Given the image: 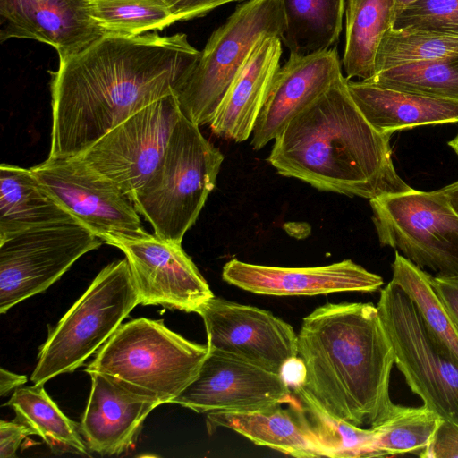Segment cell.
I'll return each mask as SVG.
<instances>
[{
	"instance_id": "cell-6",
	"label": "cell",
	"mask_w": 458,
	"mask_h": 458,
	"mask_svg": "<svg viewBox=\"0 0 458 458\" xmlns=\"http://www.w3.org/2000/svg\"><path fill=\"white\" fill-rule=\"evenodd\" d=\"M138 304L127 259L106 266L49 331L30 380L44 386L58 375L74 371L98 352Z\"/></svg>"
},
{
	"instance_id": "cell-31",
	"label": "cell",
	"mask_w": 458,
	"mask_h": 458,
	"mask_svg": "<svg viewBox=\"0 0 458 458\" xmlns=\"http://www.w3.org/2000/svg\"><path fill=\"white\" fill-rule=\"evenodd\" d=\"M455 54H458V36L391 28L378 47L375 74L387 69L433 61Z\"/></svg>"
},
{
	"instance_id": "cell-2",
	"label": "cell",
	"mask_w": 458,
	"mask_h": 458,
	"mask_svg": "<svg viewBox=\"0 0 458 458\" xmlns=\"http://www.w3.org/2000/svg\"><path fill=\"white\" fill-rule=\"evenodd\" d=\"M298 335L302 375L293 390L310 410L352 426L373 428L394 403V353L372 303H327L306 316Z\"/></svg>"
},
{
	"instance_id": "cell-1",
	"label": "cell",
	"mask_w": 458,
	"mask_h": 458,
	"mask_svg": "<svg viewBox=\"0 0 458 458\" xmlns=\"http://www.w3.org/2000/svg\"><path fill=\"white\" fill-rule=\"evenodd\" d=\"M200 51L184 33L104 34L53 72L48 157L79 156L141 107L170 94Z\"/></svg>"
},
{
	"instance_id": "cell-37",
	"label": "cell",
	"mask_w": 458,
	"mask_h": 458,
	"mask_svg": "<svg viewBox=\"0 0 458 458\" xmlns=\"http://www.w3.org/2000/svg\"><path fill=\"white\" fill-rule=\"evenodd\" d=\"M28 381L25 375L11 372L2 368L0 369V395L5 396L10 391L22 386Z\"/></svg>"
},
{
	"instance_id": "cell-10",
	"label": "cell",
	"mask_w": 458,
	"mask_h": 458,
	"mask_svg": "<svg viewBox=\"0 0 458 458\" xmlns=\"http://www.w3.org/2000/svg\"><path fill=\"white\" fill-rule=\"evenodd\" d=\"M102 243L77 221L25 231L0 242V313L47 290Z\"/></svg>"
},
{
	"instance_id": "cell-28",
	"label": "cell",
	"mask_w": 458,
	"mask_h": 458,
	"mask_svg": "<svg viewBox=\"0 0 458 458\" xmlns=\"http://www.w3.org/2000/svg\"><path fill=\"white\" fill-rule=\"evenodd\" d=\"M441 418L426 405L419 407L394 403L376 430L371 457L404 454L420 456Z\"/></svg>"
},
{
	"instance_id": "cell-12",
	"label": "cell",
	"mask_w": 458,
	"mask_h": 458,
	"mask_svg": "<svg viewBox=\"0 0 458 458\" xmlns=\"http://www.w3.org/2000/svg\"><path fill=\"white\" fill-rule=\"evenodd\" d=\"M30 169L44 189L101 241L147 233L131 199L79 157H47Z\"/></svg>"
},
{
	"instance_id": "cell-36",
	"label": "cell",
	"mask_w": 458,
	"mask_h": 458,
	"mask_svg": "<svg viewBox=\"0 0 458 458\" xmlns=\"http://www.w3.org/2000/svg\"><path fill=\"white\" fill-rule=\"evenodd\" d=\"M431 283L458 328V276H431Z\"/></svg>"
},
{
	"instance_id": "cell-16",
	"label": "cell",
	"mask_w": 458,
	"mask_h": 458,
	"mask_svg": "<svg viewBox=\"0 0 458 458\" xmlns=\"http://www.w3.org/2000/svg\"><path fill=\"white\" fill-rule=\"evenodd\" d=\"M222 278L244 291L272 296H314L335 293H373L383 278L351 259L310 267L256 265L233 259L225 264Z\"/></svg>"
},
{
	"instance_id": "cell-22",
	"label": "cell",
	"mask_w": 458,
	"mask_h": 458,
	"mask_svg": "<svg viewBox=\"0 0 458 458\" xmlns=\"http://www.w3.org/2000/svg\"><path fill=\"white\" fill-rule=\"evenodd\" d=\"M350 94L369 123L390 136L406 128L458 122V101L347 79Z\"/></svg>"
},
{
	"instance_id": "cell-7",
	"label": "cell",
	"mask_w": 458,
	"mask_h": 458,
	"mask_svg": "<svg viewBox=\"0 0 458 458\" xmlns=\"http://www.w3.org/2000/svg\"><path fill=\"white\" fill-rule=\"evenodd\" d=\"M281 0H246L210 35L196 64L174 90L182 114L199 126L209 124L230 84L256 43L282 39Z\"/></svg>"
},
{
	"instance_id": "cell-26",
	"label": "cell",
	"mask_w": 458,
	"mask_h": 458,
	"mask_svg": "<svg viewBox=\"0 0 458 458\" xmlns=\"http://www.w3.org/2000/svg\"><path fill=\"white\" fill-rule=\"evenodd\" d=\"M43 386H21L4 406L11 407L16 420L30 427L52 451L86 454L78 425L62 412Z\"/></svg>"
},
{
	"instance_id": "cell-38",
	"label": "cell",
	"mask_w": 458,
	"mask_h": 458,
	"mask_svg": "<svg viewBox=\"0 0 458 458\" xmlns=\"http://www.w3.org/2000/svg\"><path fill=\"white\" fill-rule=\"evenodd\" d=\"M458 215V181L439 190Z\"/></svg>"
},
{
	"instance_id": "cell-21",
	"label": "cell",
	"mask_w": 458,
	"mask_h": 458,
	"mask_svg": "<svg viewBox=\"0 0 458 458\" xmlns=\"http://www.w3.org/2000/svg\"><path fill=\"white\" fill-rule=\"evenodd\" d=\"M281 55L280 38L264 37L256 43L208 124L216 135L236 142L250 138L280 67Z\"/></svg>"
},
{
	"instance_id": "cell-34",
	"label": "cell",
	"mask_w": 458,
	"mask_h": 458,
	"mask_svg": "<svg viewBox=\"0 0 458 458\" xmlns=\"http://www.w3.org/2000/svg\"><path fill=\"white\" fill-rule=\"evenodd\" d=\"M163 3L176 21L201 17L210 11L237 1L246 0H159Z\"/></svg>"
},
{
	"instance_id": "cell-11",
	"label": "cell",
	"mask_w": 458,
	"mask_h": 458,
	"mask_svg": "<svg viewBox=\"0 0 458 458\" xmlns=\"http://www.w3.org/2000/svg\"><path fill=\"white\" fill-rule=\"evenodd\" d=\"M181 115L175 95H167L129 115L77 157L131 199L158 165Z\"/></svg>"
},
{
	"instance_id": "cell-9",
	"label": "cell",
	"mask_w": 458,
	"mask_h": 458,
	"mask_svg": "<svg viewBox=\"0 0 458 458\" xmlns=\"http://www.w3.org/2000/svg\"><path fill=\"white\" fill-rule=\"evenodd\" d=\"M369 202L382 246L400 250L422 269L458 276V215L439 190L411 188Z\"/></svg>"
},
{
	"instance_id": "cell-4",
	"label": "cell",
	"mask_w": 458,
	"mask_h": 458,
	"mask_svg": "<svg viewBox=\"0 0 458 458\" xmlns=\"http://www.w3.org/2000/svg\"><path fill=\"white\" fill-rule=\"evenodd\" d=\"M208 344L189 341L146 318L122 323L87 366L130 393L159 404L173 400L195 378Z\"/></svg>"
},
{
	"instance_id": "cell-5",
	"label": "cell",
	"mask_w": 458,
	"mask_h": 458,
	"mask_svg": "<svg viewBox=\"0 0 458 458\" xmlns=\"http://www.w3.org/2000/svg\"><path fill=\"white\" fill-rule=\"evenodd\" d=\"M224 156L182 114L158 165L131 197L161 239L182 243L216 185Z\"/></svg>"
},
{
	"instance_id": "cell-15",
	"label": "cell",
	"mask_w": 458,
	"mask_h": 458,
	"mask_svg": "<svg viewBox=\"0 0 458 458\" xmlns=\"http://www.w3.org/2000/svg\"><path fill=\"white\" fill-rule=\"evenodd\" d=\"M293 400L291 386L283 374L208 349L195 378L172 403L206 415L256 411Z\"/></svg>"
},
{
	"instance_id": "cell-33",
	"label": "cell",
	"mask_w": 458,
	"mask_h": 458,
	"mask_svg": "<svg viewBox=\"0 0 458 458\" xmlns=\"http://www.w3.org/2000/svg\"><path fill=\"white\" fill-rule=\"evenodd\" d=\"M421 458H458V423L440 419Z\"/></svg>"
},
{
	"instance_id": "cell-18",
	"label": "cell",
	"mask_w": 458,
	"mask_h": 458,
	"mask_svg": "<svg viewBox=\"0 0 458 458\" xmlns=\"http://www.w3.org/2000/svg\"><path fill=\"white\" fill-rule=\"evenodd\" d=\"M104 33L88 15L83 0H0V42L37 40L59 59L74 55Z\"/></svg>"
},
{
	"instance_id": "cell-20",
	"label": "cell",
	"mask_w": 458,
	"mask_h": 458,
	"mask_svg": "<svg viewBox=\"0 0 458 458\" xmlns=\"http://www.w3.org/2000/svg\"><path fill=\"white\" fill-rule=\"evenodd\" d=\"M89 376L91 389L81 431L93 452L120 454L132 445L147 416L160 404L130 393L101 374Z\"/></svg>"
},
{
	"instance_id": "cell-35",
	"label": "cell",
	"mask_w": 458,
	"mask_h": 458,
	"mask_svg": "<svg viewBox=\"0 0 458 458\" xmlns=\"http://www.w3.org/2000/svg\"><path fill=\"white\" fill-rule=\"evenodd\" d=\"M34 431L26 424L15 421H0V458H13L22 440Z\"/></svg>"
},
{
	"instance_id": "cell-13",
	"label": "cell",
	"mask_w": 458,
	"mask_h": 458,
	"mask_svg": "<svg viewBox=\"0 0 458 458\" xmlns=\"http://www.w3.org/2000/svg\"><path fill=\"white\" fill-rule=\"evenodd\" d=\"M102 242L124 253L140 304L196 312L215 296L182 243L148 232L140 235H107Z\"/></svg>"
},
{
	"instance_id": "cell-27",
	"label": "cell",
	"mask_w": 458,
	"mask_h": 458,
	"mask_svg": "<svg viewBox=\"0 0 458 458\" xmlns=\"http://www.w3.org/2000/svg\"><path fill=\"white\" fill-rule=\"evenodd\" d=\"M430 278V274L395 252L391 281L411 299L432 337L458 363V328Z\"/></svg>"
},
{
	"instance_id": "cell-24",
	"label": "cell",
	"mask_w": 458,
	"mask_h": 458,
	"mask_svg": "<svg viewBox=\"0 0 458 458\" xmlns=\"http://www.w3.org/2000/svg\"><path fill=\"white\" fill-rule=\"evenodd\" d=\"M396 0H346L343 70L346 76L367 81L385 34L393 27Z\"/></svg>"
},
{
	"instance_id": "cell-25",
	"label": "cell",
	"mask_w": 458,
	"mask_h": 458,
	"mask_svg": "<svg viewBox=\"0 0 458 458\" xmlns=\"http://www.w3.org/2000/svg\"><path fill=\"white\" fill-rule=\"evenodd\" d=\"M285 19L282 42L290 55L335 47L343 29L346 0H281Z\"/></svg>"
},
{
	"instance_id": "cell-39",
	"label": "cell",
	"mask_w": 458,
	"mask_h": 458,
	"mask_svg": "<svg viewBox=\"0 0 458 458\" xmlns=\"http://www.w3.org/2000/svg\"><path fill=\"white\" fill-rule=\"evenodd\" d=\"M417 0H396L395 17L406 7L416 2Z\"/></svg>"
},
{
	"instance_id": "cell-8",
	"label": "cell",
	"mask_w": 458,
	"mask_h": 458,
	"mask_svg": "<svg viewBox=\"0 0 458 458\" xmlns=\"http://www.w3.org/2000/svg\"><path fill=\"white\" fill-rule=\"evenodd\" d=\"M377 307L410 389L441 419L458 423V363L432 337L399 285L390 281L381 289Z\"/></svg>"
},
{
	"instance_id": "cell-3",
	"label": "cell",
	"mask_w": 458,
	"mask_h": 458,
	"mask_svg": "<svg viewBox=\"0 0 458 458\" xmlns=\"http://www.w3.org/2000/svg\"><path fill=\"white\" fill-rule=\"evenodd\" d=\"M389 139L365 118L343 75L287 123L267 160L319 191L371 199L411 189L395 171Z\"/></svg>"
},
{
	"instance_id": "cell-32",
	"label": "cell",
	"mask_w": 458,
	"mask_h": 458,
	"mask_svg": "<svg viewBox=\"0 0 458 458\" xmlns=\"http://www.w3.org/2000/svg\"><path fill=\"white\" fill-rule=\"evenodd\" d=\"M392 29L458 36V0H417L394 18Z\"/></svg>"
},
{
	"instance_id": "cell-23",
	"label": "cell",
	"mask_w": 458,
	"mask_h": 458,
	"mask_svg": "<svg viewBox=\"0 0 458 458\" xmlns=\"http://www.w3.org/2000/svg\"><path fill=\"white\" fill-rule=\"evenodd\" d=\"M73 221L30 168L0 165V242L25 231Z\"/></svg>"
},
{
	"instance_id": "cell-14",
	"label": "cell",
	"mask_w": 458,
	"mask_h": 458,
	"mask_svg": "<svg viewBox=\"0 0 458 458\" xmlns=\"http://www.w3.org/2000/svg\"><path fill=\"white\" fill-rule=\"evenodd\" d=\"M196 313L204 322L209 350L283 375L297 359V334L268 310L214 296Z\"/></svg>"
},
{
	"instance_id": "cell-17",
	"label": "cell",
	"mask_w": 458,
	"mask_h": 458,
	"mask_svg": "<svg viewBox=\"0 0 458 458\" xmlns=\"http://www.w3.org/2000/svg\"><path fill=\"white\" fill-rule=\"evenodd\" d=\"M336 47L290 55L276 71L252 132L255 150L275 140L287 123L343 76Z\"/></svg>"
},
{
	"instance_id": "cell-29",
	"label": "cell",
	"mask_w": 458,
	"mask_h": 458,
	"mask_svg": "<svg viewBox=\"0 0 458 458\" xmlns=\"http://www.w3.org/2000/svg\"><path fill=\"white\" fill-rule=\"evenodd\" d=\"M85 10L104 34L141 35L176 22L159 0H83Z\"/></svg>"
},
{
	"instance_id": "cell-19",
	"label": "cell",
	"mask_w": 458,
	"mask_h": 458,
	"mask_svg": "<svg viewBox=\"0 0 458 458\" xmlns=\"http://www.w3.org/2000/svg\"><path fill=\"white\" fill-rule=\"evenodd\" d=\"M282 404L256 411L208 413V433L212 434L220 427L227 428L257 445L293 457L339 458L338 451L328 442L318 425L307 417L303 403L293 400L288 408H283Z\"/></svg>"
},
{
	"instance_id": "cell-40",
	"label": "cell",
	"mask_w": 458,
	"mask_h": 458,
	"mask_svg": "<svg viewBox=\"0 0 458 458\" xmlns=\"http://www.w3.org/2000/svg\"><path fill=\"white\" fill-rule=\"evenodd\" d=\"M448 144L458 155V135L454 140L449 141Z\"/></svg>"
},
{
	"instance_id": "cell-30",
	"label": "cell",
	"mask_w": 458,
	"mask_h": 458,
	"mask_svg": "<svg viewBox=\"0 0 458 458\" xmlns=\"http://www.w3.org/2000/svg\"><path fill=\"white\" fill-rule=\"evenodd\" d=\"M364 81L458 101V54L387 69Z\"/></svg>"
}]
</instances>
